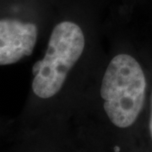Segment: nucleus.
I'll use <instances>...</instances> for the list:
<instances>
[{
    "label": "nucleus",
    "mask_w": 152,
    "mask_h": 152,
    "mask_svg": "<svg viewBox=\"0 0 152 152\" xmlns=\"http://www.w3.org/2000/svg\"><path fill=\"white\" fill-rule=\"evenodd\" d=\"M37 34L33 23L0 20V65H10L31 54Z\"/></svg>",
    "instance_id": "3"
},
{
    "label": "nucleus",
    "mask_w": 152,
    "mask_h": 152,
    "mask_svg": "<svg viewBox=\"0 0 152 152\" xmlns=\"http://www.w3.org/2000/svg\"><path fill=\"white\" fill-rule=\"evenodd\" d=\"M146 81L141 66L133 57H114L105 72L101 96L111 122L121 129L133 124L141 112Z\"/></svg>",
    "instance_id": "1"
},
{
    "label": "nucleus",
    "mask_w": 152,
    "mask_h": 152,
    "mask_svg": "<svg viewBox=\"0 0 152 152\" xmlns=\"http://www.w3.org/2000/svg\"><path fill=\"white\" fill-rule=\"evenodd\" d=\"M84 48L85 37L78 25L70 21L58 24L52 31L44 58L33 66L35 95L48 99L58 92Z\"/></svg>",
    "instance_id": "2"
},
{
    "label": "nucleus",
    "mask_w": 152,
    "mask_h": 152,
    "mask_svg": "<svg viewBox=\"0 0 152 152\" xmlns=\"http://www.w3.org/2000/svg\"><path fill=\"white\" fill-rule=\"evenodd\" d=\"M150 131L152 138V97H151V120H150Z\"/></svg>",
    "instance_id": "4"
}]
</instances>
